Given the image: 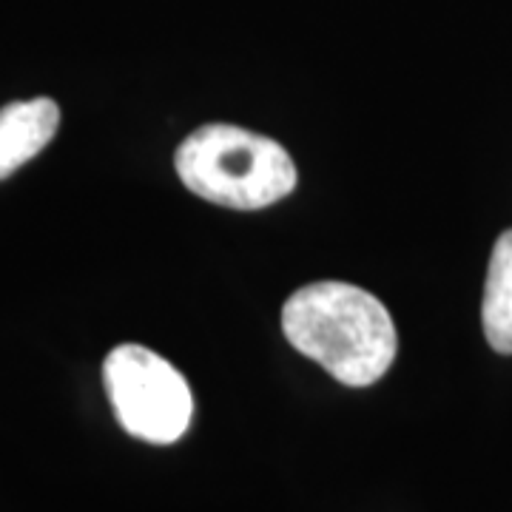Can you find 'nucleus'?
Masks as SVG:
<instances>
[{
    "label": "nucleus",
    "instance_id": "nucleus-1",
    "mask_svg": "<svg viewBox=\"0 0 512 512\" xmlns=\"http://www.w3.org/2000/svg\"><path fill=\"white\" fill-rule=\"evenodd\" d=\"M282 330L302 356L348 387L376 384L396 359V325L382 302L350 282H313L282 308Z\"/></svg>",
    "mask_w": 512,
    "mask_h": 512
},
{
    "label": "nucleus",
    "instance_id": "nucleus-2",
    "mask_svg": "<svg viewBox=\"0 0 512 512\" xmlns=\"http://www.w3.org/2000/svg\"><path fill=\"white\" fill-rule=\"evenodd\" d=\"M177 174L188 191L225 208L256 211L296 188L291 154L271 137L228 123H208L177 148Z\"/></svg>",
    "mask_w": 512,
    "mask_h": 512
},
{
    "label": "nucleus",
    "instance_id": "nucleus-3",
    "mask_svg": "<svg viewBox=\"0 0 512 512\" xmlns=\"http://www.w3.org/2000/svg\"><path fill=\"white\" fill-rule=\"evenodd\" d=\"M103 384L128 436L174 444L191 427L194 399L185 376L143 345H120L106 356Z\"/></svg>",
    "mask_w": 512,
    "mask_h": 512
},
{
    "label": "nucleus",
    "instance_id": "nucleus-4",
    "mask_svg": "<svg viewBox=\"0 0 512 512\" xmlns=\"http://www.w3.org/2000/svg\"><path fill=\"white\" fill-rule=\"evenodd\" d=\"M60 126V109L52 97L18 100L0 109V180L37 157L52 143Z\"/></svg>",
    "mask_w": 512,
    "mask_h": 512
},
{
    "label": "nucleus",
    "instance_id": "nucleus-5",
    "mask_svg": "<svg viewBox=\"0 0 512 512\" xmlns=\"http://www.w3.org/2000/svg\"><path fill=\"white\" fill-rule=\"evenodd\" d=\"M481 322L490 348L512 356V228L498 237L490 256Z\"/></svg>",
    "mask_w": 512,
    "mask_h": 512
}]
</instances>
